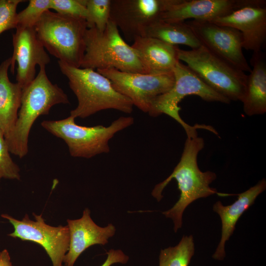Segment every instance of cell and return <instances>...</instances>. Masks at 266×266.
<instances>
[{
  "instance_id": "cell-1",
  "label": "cell",
  "mask_w": 266,
  "mask_h": 266,
  "mask_svg": "<svg viewBox=\"0 0 266 266\" xmlns=\"http://www.w3.org/2000/svg\"><path fill=\"white\" fill-rule=\"evenodd\" d=\"M204 146L202 138L187 137L179 162L171 174L156 185L152 192V196L160 201L163 197V190L170 181L175 179L177 182L180 191L179 199L171 208L163 212L166 217L173 220L175 233L182 227L184 211L196 200L215 194L222 197L232 195L219 193L215 188L210 187L209 185L216 179V174L210 171L202 172L199 168L198 155Z\"/></svg>"
},
{
  "instance_id": "cell-2",
  "label": "cell",
  "mask_w": 266,
  "mask_h": 266,
  "mask_svg": "<svg viewBox=\"0 0 266 266\" xmlns=\"http://www.w3.org/2000/svg\"><path fill=\"white\" fill-rule=\"evenodd\" d=\"M69 103L67 95L48 78L45 66L39 67L36 76L22 88L21 105L13 130L5 140L10 153L20 158L28 152L30 131L36 119L49 114L51 107Z\"/></svg>"
},
{
  "instance_id": "cell-3",
  "label": "cell",
  "mask_w": 266,
  "mask_h": 266,
  "mask_svg": "<svg viewBox=\"0 0 266 266\" xmlns=\"http://www.w3.org/2000/svg\"><path fill=\"white\" fill-rule=\"evenodd\" d=\"M58 63L78 101L70 116L75 119L85 118L109 109L126 113L133 111V105L131 100L117 92L102 74L94 69L72 66L61 61Z\"/></svg>"
},
{
  "instance_id": "cell-4",
  "label": "cell",
  "mask_w": 266,
  "mask_h": 266,
  "mask_svg": "<svg viewBox=\"0 0 266 266\" xmlns=\"http://www.w3.org/2000/svg\"><path fill=\"white\" fill-rule=\"evenodd\" d=\"M84 39L85 50L81 68L146 73L137 51L124 40L111 21L102 32L95 27L88 28Z\"/></svg>"
},
{
  "instance_id": "cell-5",
  "label": "cell",
  "mask_w": 266,
  "mask_h": 266,
  "mask_svg": "<svg viewBox=\"0 0 266 266\" xmlns=\"http://www.w3.org/2000/svg\"><path fill=\"white\" fill-rule=\"evenodd\" d=\"M34 28L40 41L50 54L69 66L80 67L88 29L85 19L49 10L43 14Z\"/></svg>"
},
{
  "instance_id": "cell-6",
  "label": "cell",
  "mask_w": 266,
  "mask_h": 266,
  "mask_svg": "<svg viewBox=\"0 0 266 266\" xmlns=\"http://www.w3.org/2000/svg\"><path fill=\"white\" fill-rule=\"evenodd\" d=\"M134 122L130 116L120 117L107 127L80 126L69 115L60 120H44L41 126L66 144L73 157L90 158L110 151L109 140L118 132L131 126Z\"/></svg>"
},
{
  "instance_id": "cell-7",
  "label": "cell",
  "mask_w": 266,
  "mask_h": 266,
  "mask_svg": "<svg viewBox=\"0 0 266 266\" xmlns=\"http://www.w3.org/2000/svg\"><path fill=\"white\" fill-rule=\"evenodd\" d=\"M175 82L166 93L156 98L153 101L148 113L152 117L166 114L177 122L184 129L187 137L198 136L197 129H203L218 134L211 126L205 125L191 126L180 117L179 103L186 96L196 95L204 101L230 103L231 101L214 91L186 65L179 61L173 70Z\"/></svg>"
},
{
  "instance_id": "cell-8",
  "label": "cell",
  "mask_w": 266,
  "mask_h": 266,
  "mask_svg": "<svg viewBox=\"0 0 266 266\" xmlns=\"http://www.w3.org/2000/svg\"><path fill=\"white\" fill-rule=\"evenodd\" d=\"M178 58L204 83L230 101L242 102L247 75L202 45L189 50L178 48Z\"/></svg>"
},
{
  "instance_id": "cell-9",
  "label": "cell",
  "mask_w": 266,
  "mask_h": 266,
  "mask_svg": "<svg viewBox=\"0 0 266 266\" xmlns=\"http://www.w3.org/2000/svg\"><path fill=\"white\" fill-rule=\"evenodd\" d=\"M97 71L107 78L117 92L129 99L133 105L145 113L149 112L154 100L168 92L175 82L173 72L151 74L113 69Z\"/></svg>"
},
{
  "instance_id": "cell-10",
  "label": "cell",
  "mask_w": 266,
  "mask_h": 266,
  "mask_svg": "<svg viewBox=\"0 0 266 266\" xmlns=\"http://www.w3.org/2000/svg\"><path fill=\"white\" fill-rule=\"evenodd\" d=\"M181 0H111L109 21L125 38L145 36L148 28Z\"/></svg>"
},
{
  "instance_id": "cell-11",
  "label": "cell",
  "mask_w": 266,
  "mask_h": 266,
  "mask_svg": "<svg viewBox=\"0 0 266 266\" xmlns=\"http://www.w3.org/2000/svg\"><path fill=\"white\" fill-rule=\"evenodd\" d=\"M33 214L34 220H31L27 214L22 220L7 214H2L1 217L7 220L14 228V231L8 234L9 236L39 244L47 253L52 266H64L69 242L67 226H51L45 223L42 214Z\"/></svg>"
},
{
  "instance_id": "cell-12",
  "label": "cell",
  "mask_w": 266,
  "mask_h": 266,
  "mask_svg": "<svg viewBox=\"0 0 266 266\" xmlns=\"http://www.w3.org/2000/svg\"><path fill=\"white\" fill-rule=\"evenodd\" d=\"M201 45L237 69L250 73L243 55L242 35L238 30L209 21L186 22Z\"/></svg>"
},
{
  "instance_id": "cell-13",
  "label": "cell",
  "mask_w": 266,
  "mask_h": 266,
  "mask_svg": "<svg viewBox=\"0 0 266 266\" xmlns=\"http://www.w3.org/2000/svg\"><path fill=\"white\" fill-rule=\"evenodd\" d=\"M209 22L239 31L242 35V47L253 53L262 51L266 45L265 0H245L238 8Z\"/></svg>"
},
{
  "instance_id": "cell-14",
  "label": "cell",
  "mask_w": 266,
  "mask_h": 266,
  "mask_svg": "<svg viewBox=\"0 0 266 266\" xmlns=\"http://www.w3.org/2000/svg\"><path fill=\"white\" fill-rule=\"evenodd\" d=\"M12 34L13 51L11 57L10 71L14 73L17 63L16 79L22 88L35 77V66H46L50 58L38 39L34 27H18Z\"/></svg>"
},
{
  "instance_id": "cell-15",
  "label": "cell",
  "mask_w": 266,
  "mask_h": 266,
  "mask_svg": "<svg viewBox=\"0 0 266 266\" xmlns=\"http://www.w3.org/2000/svg\"><path fill=\"white\" fill-rule=\"evenodd\" d=\"M67 223L69 242L68 251L64 257V266H73L80 255L91 246L106 244L116 231L111 224L105 227L98 226L92 219L88 208L84 209L80 218L68 219Z\"/></svg>"
},
{
  "instance_id": "cell-16",
  "label": "cell",
  "mask_w": 266,
  "mask_h": 266,
  "mask_svg": "<svg viewBox=\"0 0 266 266\" xmlns=\"http://www.w3.org/2000/svg\"><path fill=\"white\" fill-rule=\"evenodd\" d=\"M245 0H181L164 13L160 20L183 22L186 20L211 21L241 6Z\"/></svg>"
},
{
  "instance_id": "cell-17",
  "label": "cell",
  "mask_w": 266,
  "mask_h": 266,
  "mask_svg": "<svg viewBox=\"0 0 266 266\" xmlns=\"http://www.w3.org/2000/svg\"><path fill=\"white\" fill-rule=\"evenodd\" d=\"M266 188L263 179L246 191L237 194L238 199L233 204L224 206L220 201L215 202L213 210L220 216L222 222V234L220 242L212 257L222 260L225 257V246L235 229L238 219L254 203L257 197Z\"/></svg>"
},
{
  "instance_id": "cell-18",
  "label": "cell",
  "mask_w": 266,
  "mask_h": 266,
  "mask_svg": "<svg viewBox=\"0 0 266 266\" xmlns=\"http://www.w3.org/2000/svg\"><path fill=\"white\" fill-rule=\"evenodd\" d=\"M131 46L137 51L147 74L172 72L179 61L177 46L155 38L137 37Z\"/></svg>"
},
{
  "instance_id": "cell-19",
  "label": "cell",
  "mask_w": 266,
  "mask_h": 266,
  "mask_svg": "<svg viewBox=\"0 0 266 266\" xmlns=\"http://www.w3.org/2000/svg\"><path fill=\"white\" fill-rule=\"evenodd\" d=\"M250 63L253 66L247 75L245 94L242 101L248 116L266 112V61L263 51L253 53Z\"/></svg>"
},
{
  "instance_id": "cell-20",
  "label": "cell",
  "mask_w": 266,
  "mask_h": 266,
  "mask_svg": "<svg viewBox=\"0 0 266 266\" xmlns=\"http://www.w3.org/2000/svg\"><path fill=\"white\" fill-rule=\"evenodd\" d=\"M10 64L11 57L0 64V130L4 138L10 134L15 126L22 92V87L9 79Z\"/></svg>"
},
{
  "instance_id": "cell-21",
  "label": "cell",
  "mask_w": 266,
  "mask_h": 266,
  "mask_svg": "<svg viewBox=\"0 0 266 266\" xmlns=\"http://www.w3.org/2000/svg\"><path fill=\"white\" fill-rule=\"evenodd\" d=\"M145 36L176 46L182 44L195 49L201 45L186 22L169 23L159 20L147 30Z\"/></svg>"
},
{
  "instance_id": "cell-22",
  "label": "cell",
  "mask_w": 266,
  "mask_h": 266,
  "mask_svg": "<svg viewBox=\"0 0 266 266\" xmlns=\"http://www.w3.org/2000/svg\"><path fill=\"white\" fill-rule=\"evenodd\" d=\"M194 252L193 236H183L175 246L161 250L159 266H188Z\"/></svg>"
},
{
  "instance_id": "cell-23",
  "label": "cell",
  "mask_w": 266,
  "mask_h": 266,
  "mask_svg": "<svg viewBox=\"0 0 266 266\" xmlns=\"http://www.w3.org/2000/svg\"><path fill=\"white\" fill-rule=\"evenodd\" d=\"M88 28L103 31L109 22L111 0H85Z\"/></svg>"
},
{
  "instance_id": "cell-24",
  "label": "cell",
  "mask_w": 266,
  "mask_h": 266,
  "mask_svg": "<svg viewBox=\"0 0 266 266\" xmlns=\"http://www.w3.org/2000/svg\"><path fill=\"white\" fill-rule=\"evenodd\" d=\"M50 9V0H29L27 6L17 13V27H34L43 14Z\"/></svg>"
},
{
  "instance_id": "cell-25",
  "label": "cell",
  "mask_w": 266,
  "mask_h": 266,
  "mask_svg": "<svg viewBox=\"0 0 266 266\" xmlns=\"http://www.w3.org/2000/svg\"><path fill=\"white\" fill-rule=\"evenodd\" d=\"M3 133L0 130V181L2 178L20 179V168L13 161Z\"/></svg>"
},
{
  "instance_id": "cell-26",
  "label": "cell",
  "mask_w": 266,
  "mask_h": 266,
  "mask_svg": "<svg viewBox=\"0 0 266 266\" xmlns=\"http://www.w3.org/2000/svg\"><path fill=\"white\" fill-rule=\"evenodd\" d=\"M51 9L57 13L86 20L87 11L85 0H50Z\"/></svg>"
},
{
  "instance_id": "cell-27",
  "label": "cell",
  "mask_w": 266,
  "mask_h": 266,
  "mask_svg": "<svg viewBox=\"0 0 266 266\" xmlns=\"http://www.w3.org/2000/svg\"><path fill=\"white\" fill-rule=\"evenodd\" d=\"M25 0H0V34L17 27V8Z\"/></svg>"
},
{
  "instance_id": "cell-28",
  "label": "cell",
  "mask_w": 266,
  "mask_h": 266,
  "mask_svg": "<svg viewBox=\"0 0 266 266\" xmlns=\"http://www.w3.org/2000/svg\"><path fill=\"white\" fill-rule=\"evenodd\" d=\"M129 259V257L121 250L110 249L107 252L106 259L100 266H111L116 263L125 264Z\"/></svg>"
},
{
  "instance_id": "cell-29",
  "label": "cell",
  "mask_w": 266,
  "mask_h": 266,
  "mask_svg": "<svg viewBox=\"0 0 266 266\" xmlns=\"http://www.w3.org/2000/svg\"><path fill=\"white\" fill-rule=\"evenodd\" d=\"M0 266H14L11 261V258L7 250L0 251Z\"/></svg>"
}]
</instances>
